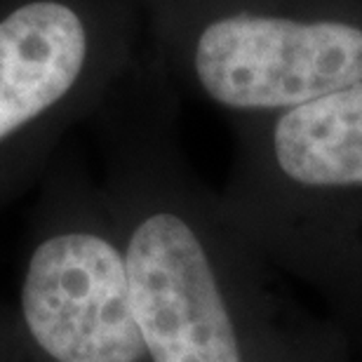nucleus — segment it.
Returning <instances> with one entry per match:
<instances>
[{
  "instance_id": "nucleus-2",
  "label": "nucleus",
  "mask_w": 362,
  "mask_h": 362,
  "mask_svg": "<svg viewBox=\"0 0 362 362\" xmlns=\"http://www.w3.org/2000/svg\"><path fill=\"white\" fill-rule=\"evenodd\" d=\"M230 127L228 216L362 353V83Z\"/></svg>"
},
{
  "instance_id": "nucleus-3",
  "label": "nucleus",
  "mask_w": 362,
  "mask_h": 362,
  "mask_svg": "<svg viewBox=\"0 0 362 362\" xmlns=\"http://www.w3.org/2000/svg\"><path fill=\"white\" fill-rule=\"evenodd\" d=\"M144 45L179 94L230 120L362 83V0H136Z\"/></svg>"
},
{
  "instance_id": "nucleus-5",
  "label": "nucleus",
  "mask_w": 362,
  "mask_h": 362,
  "mask_svg": "<svg viewBox=\"0 0 362 362\" xmlns=\"http://www.w3.org/2000/svg\"><path fill=\"white\" fill-rule=\"evenodd\" d=\"M10 308L38 362H153L99 179L69 144L40 181Z\"/></svg>"
},
{
  "instance_id": "nucleus-4",
  "label": "nucleus",
  "mask_w": 362,
  "mask_h": 362,
  "mask_svg": "<svg viewBox=\"0 0 362 362\" xmlns=\"http://www.w3.org/2000/svg\"><path fill=\"white\" fill-rule=\"evenodd\" d=\"M141 52L136 0H0V209L40 184Z\"/></svg>"
},
{
  "instance_id": "nucleus-1",
  "label": "nucleus",
  "mask_w": 362,
  "mask_h": 362,
  "mask_svg": "<svg viewBox=\"0 0 362 362\" xmlns=\"http://www.w3.org/2000/svg\"><path fill=\"white\" fill-rule=\"evenodd\" d=\"M132 308L153 362H362L329 315L296 299L193 172L179 92L151 52L88 122Z\"/></svg>"
},
{
  "instance_id": "nucleus-6",
  "label": "nucleus",
  "mask_w": 362,
  "mask_h": 362,
  "mask_svg": "<svg viewBox=\"0 0 362 362\" xmlns=\"http://www.w3.org/2000/svg\"><path fill=\"white\" fill-rule=\"evenodd\" d=\"M0 362H38L14 322L10 303L0 301Z\"/></svg>"
}]
</instances>
